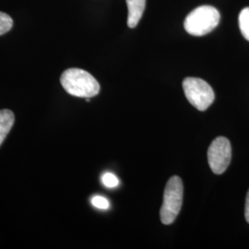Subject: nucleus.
<instances>
[{"label":"nucleus","mask_w":249,"mask_h":249,"mask_svg":"<svg viewBox=\"0 0 249 249\" xmlns=\"http://www.w3.org/2000/svg\"><path fill=\"white\" fill-rule=\"evenodd\" d=\"M60 83L71 95L81 98L96 96L100 91V84L95 78L80 69H69L63 72Z\"/></svg>","instance_id":"obj_1"},{"label":"nucleus","mask_w":249,"mask_h":249,"mask_svg":"<svg viewBox=\"0 0 249 249\" xmlns=\"http://www.w3.org/2000/svg\"><path fill=\"white\" fill-rule=\"evenodd\" d=\"M220 18V12L214 7L200 6L187 15L184 27L191 36H206L218 26Z\"/></svg>","instance_id":"obj_2"},{"label":"nucleus","mask_w":249,"mask_h":249,"mask_svg":"<svg viewBox=\"0 0 249 249\" xmlns=\"http://www.w3.org/2000/svg\"><path fill=\"white\" fill-rule=\"evenodd\" d=\"M184 186L179 177H172L168 180L163 194V202L160 208V221L163 224H171L177 219L183 203Z\"/></svg>","instance_id":"obj_3"},{"label":"nucleus","mask_w":249,"mask_h":249,"mask_svg":"<svg viewBox=\"0 0 249 249\" xmlns=\"http://www.w3.org/2000/svg\"><path fill=\"white\" fill-rule=\"evenodd\" d=\"M183 89L188 102L199 111L208 109L215 99L213 88L198 78H186L183 81Z\"/></svg>","instance_id":"obj_4"},{"label":"nucleus","mask_w":249,"mask_h":249,"mask_svg":"<svg viewBox=\"0 0 249 249\" xmlns=\"http://www.w3.org/2000/svg\"><path fill=\"white\" fill-rule=\"evenodd\" d=\"M231 158V143L224 137H218L208 150V160L215 175H221L228 168Z\"/></svg>","instance_id":"obj_5"},{"label":"nucleus","mask_w":249,"mask_h":249,"mask_svg":"<svg viewBox=\"0 0 249 249\" xmlns=\"http://www.w3.org/2000/svg\"><path fill=\"white\" fill-rule=\"evenodd\" d=\"M125 2L128 9L127 25L129 28H135L142 18L146 0H125Z\"/></svg>","instance_id":"obj_6"},{"label":"nucleus","mask_w":249,"mask_h":249,"mask_svg":"<svg viewBox=\"0 0 249 249\" xmlns=\"http://www.w3.org/2000/svg\"><path fill=\"white\" fill-rule=\"evenodd\" d=\"M15 122L14 113L9 109L0 110V146L4 142Z\"/></svg>","instance_id":"obj_7"},{"label":"nucleus","mask_w":249,"mask_h":249,"mask_svg":"<svg viewBox=\"0 0 249 249\" xmlns=\"http://www.w3.org/2000/svg\"><path fill=\"white\" fill-rule=\"evenodd\" d=\"M239 27L243 36L249 41V8H245L239 14Z\"/></svg>","instance_id":"obj_8"},{"label":"nucleus","mask_w":249,"mask_h":249,"mask_svg":"<svg viewBox=\"0 0 249 249\" xmlns=\"http://www.w3.org/2000/svg\"><path fill=\"white\" fill-rule=\"evenodd\" d=\"M13 26V19L7 13L0 11V36L7 34Z\"/></svg>","instance_id":"obj_9"},{"label":"nucleus","mask_w":249,"mask_h":249,"mask_svg":"<svg viewBox=\"0 0 249 249\" xmlns=\"http://www.w3.org/2000/svg\"><path fill=\"white\" fill-rule=\"evenodd\" d=\"M103 184L108 188H114L119 185V180L112 173H106L102 177Z\"/></svg>","instance_id":"obj_10"},{"label":"nucleus","mask_w":249,"mask_h":249,"mask_svg":"<svg viewBox=\"0 0 249 249\" xmlns=\"http://www.w3.org/2000/svg\"><path fill=\"white\" fill-rule=\"evenodd\" d=\"M91 204L100 210H107L110 207V203L105 196H94L91 198Z\"/></svg>","instance_id":"obj_11"},{"label":"nucleus","mask_w":249,"mask_h":249,"mask_svg":"<svg viewBox=\"0 0 249 249\" xmlns=\"http://www.w3.org/2000/svg\"><path fill=\"white\" fill-rule=\"evenodd\" d=\"M245 216L246 220L249 223V190L247 195V199H246V210H245Z\"/></svg>","instance_id":"obj_12"}]
</instances>
